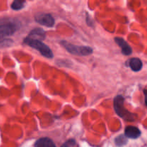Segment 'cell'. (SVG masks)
Listing matches in <instances>:
<instances>
[{
	"label": "cell",
	"instance_id": "cell-12",
	"mask_svg": "<svg viewBox=\"0 0 147 147\" xmlns=\"http://www.w3.org/2000/svg\"><path fill=\"white\" fill-rule=\"evenodd\" d=\"M25 1L22 0H15L11 4V8L14 10H20L24 8Z\"/></svg>",
	"mask_w": 147,
	"mask_h": 147
},
{
	"label": "cell",
	"instance_id": "cell-11",
	"mask_svg": "<svg viewBox=\"0 0 147 147\" xmlns=\"http://www.w3.org/2000/svg\"><path fill=\"white\" fill-rule=\"evenodd\" d=\"M128 142V138L124 135H120L115 139V144L118 146H123L126 145Z\"/></svg>",
	"mask_w": 147,
	"mask_h": 147
},
{
	"label": "cell",
	"instance_id": "cell-2",
	"mask_svg": "<svg viewBox=\"0 0 147 147\" xmlns=\"http://www.w3.org/2000/svg\"><path fill=\"white\" fill-rule=\"evenodd\" d=\"M124 98L122 96H117L113 100V107H114L116 113L121 118L128 121H134L136 119V114L131 113L129 111L126 110L123 106Z\"/></svg>",
	"mask_w": 147,
	"mask_h": 147
},
{
	"label": "cell",
	"instance_id": "cell-3",
	"mask_svg": "<svg viewBox=\"0 0 147 147\" xmlns=\"http://www.w3.org/2000/svg\"><path fill=\"white\" fill-rule=\"evenodd\" d=\"M24 43H25L26 45H29L30 47L37 50L44 57H47V58H53V53L52 52L51 49L47 45L43 43L40 40H34V39L29 38L27 37L24 40Z\"/></svg>",
	"mask_w": 147,
	"mask_h": 147
},
{
	"label": "cell",
	"instance_id": "cell-5",
	"mask_svg": "<svg viewBox=\"0 0 147 147\" xmlns=\"http://www.w3.org/2000/svg\"><path fill=\"white\" fill-rule=\"evenodd\" d=\"M35 20L39 24L47 27H53L55 24V19L50 14L41 13L35 16Z\"/></svg>",
	"mask_w": 147,
	"mask_h": 147
},
{
	"label": "cell",
	"instance_id": "cell-6",
	"mask_svg": "<svg viewBox=\"0 0 147 147\" xmlns=\"http://www.w3.org/2000/svg\"><path fill=\"white\" fill-rule=\"evenodd\" d=\"M115 42L119 45V47L121 48L122 53L125 55H130L132 53V49L129 45L127 42L121 37H116L114 39Z\"/></svg>",
	"mask_w": 147,
	"mask_h": 147
},
{
	"label": "cell",
	"instance_id": "cell-7",
	"mask_svg": "<svg viewBox=\"0 0 147 147\" xmlns=\"http://www.w3.org/2000/svg\"><path fill=\"white\" fill-rule=\"evenodd\" d=\"M125 136L128 139H136L141 136V131L135 126H127L125 129Z\"/></svg>",
	"mask_w": 147,
	"mask_h": 147
},
{
	"label": "cell",
	"instance_id": "cell-13",
	"mask_svg": "<svg viewBox=\"0 0 147 147\" xmlns=\"http://www.w3.org/2000/svg\"><path fill=\"white\" fill-rule=\"evenodd\" d=\"M76 144V141L73 140V139H70V140L66 142L64 144H63L61 147H70L73 146Z\"/></svg>",
	"mask_w": 147,
	"mask_h": 147
},
{
	"label": "cell",
	"instance_id": "cell-9",
	"mask_svg": "<svg viewBox=\"0 0 147 147\" xmlns=\"http://www.w3.org/2000/svg\"><path fill=\"white\" fill-rule=\"evenodd\" d=\"M34 147H56L54 142L47 137L38 139L34 144Z\"/></svg>",
	"mask_w": 147,
	"mask_h": 147
},
{
	"label": "cell",
	"instance_id": "cell-8",
	"mask_svg": "<svg viewBox=\"0 0 147 147\" xmlns=\"http://www.w3.org/2000/svg\"><path fill=\"white\" fill-rule=\"evenodd\" d=\"M46 37L45 32L41 28H36L34 29L33 30H32L30 32V33L29 34L28 37L31 39H34V40H43Z\"/></svg>",
	"mask_w": 147,
	"mask_h": 147
},
{
	"label": "cell",
	"instance_id": "cell-10",
	"mask_svg": "<svg viewBox=\"0 0 147 147\" xmlns=\"http://www.w3.org/2000/svg\"><path fill=\"white\" fill-rule=\"evenodd\" d=\"M142 66H143L142 62L139 58L134 57V58L131 59L130 61H129V67H131V69L133 71H139L142 68Z\"/></svg>",
	"mask_w": 147,
	"mask_h": 147
},
{
	"label": "cell",
	"instance_id": "cell-4",
	"mask_svg": "<svg viewBox=\"0 0 147 147\" xmlns=\"http://www.w3.org/2000/svg\"><path fill=\"white\" fill-rule=\"evenodd\" d=\"M61 45L71 54L78 56H87L93 53V49L88 46H78L66 41H62Z\"/></svg>",
	"mask_w": 147,
	"mask_h": 147
},
{
	"label": "cell",
	"instance_id": "cell-1",
	"mask_svg": "<svg viewBox=\"0 0 147 147\" xmlns=\"http://www.w3.org/2000/svg\"><path fill=\"white\" fill-rule=\"evenodd\" d=\"M19 22L11 19L0 20V42L18 30Z\"/></svg>",
	"mask_w": 147,
	"mask_h": 147
},
{
	"label": "cell",
	"instance_id": "cell-14",
	"mask_svg": "<svg viewBox=\"0 0 147 147\" xmlns=\"http://www.w3.org/2000/svg\"><path fill=\"white\" fill-rule=\"evenodd\" d=\"M144 96H145V103L147 106V90H144Z\"/></svg>",
	"mask_w": 147,
	"mask_h": 147
}]
</instances>
